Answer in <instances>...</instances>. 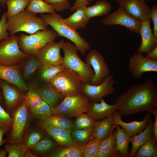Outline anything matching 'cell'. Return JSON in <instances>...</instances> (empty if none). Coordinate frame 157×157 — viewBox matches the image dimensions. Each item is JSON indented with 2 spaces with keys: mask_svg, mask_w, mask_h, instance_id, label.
<instances>
[{
  "mask_svg": "<svg viewBox=\"0 0 157 157\" xmlns=\"http://www.w3.org/2000/svg\"><path fill=\"white\" fill-rule=\"evenodd\" d=\"M114 104L122 116L144 112L151 113L157 107V86L151 78L132 85L115 99Z\"/></svg>",
  "mask_w": 157,
  "mask_h": 157,
  "instance_id": "1",
  "label": "cell"
},
{
  "mask_svg": "<svg viewBox=\"0 0 157 157\" xmlns=\"http://www.w3.org/2000/svg\"><path fill=\"white\" fill-rule=\"evenodd\" d=\"M40 16L42 20L57 33L58 36L64 37L73 42L82 55H84L87 50L91 49L89 43L76 30L67 24L60 15L55 12L42 14Z\"/></svg>",
  "mask_w": 157,
  "mask_h": 157,
  "instance_id": "2",
  "label": "cell"
},
{
  "mask_svg": "<svg viewBox=\"0 0 157 157\" xmlns=\"http://www.w3.org/2000/svg\"><path fill=\"white\" fill-rule=\"evenodd\" d=\"M6 23L7 31L10 36L20 31L32 34L38 31L47 28L49 26L41 17L25 10L8 18Z\"/></svg>",
  "mask_w": 157,
  "mask_h": 157,
  "instance_id": "3",
  "label": "cell"
},
{
  "mask_svg": "<svg viewBox=\"0 0 157 157\" xmlns=\"http://www.w3.org/2000/svg\"><path fill=\"white\" fill-rule=\"evenodd\" d=\"M62 49L64 52L63 65L77 73L83 83L90 82L94 75V71L90 65L78 56L75 45L70 42H64Z\"/></svg>",
  "mask_w": 157,
  "mask_h": 157,
  "instance_id": "4",
  "label": "cell"
},
{
  "mask_svg": "<svg viewBox=\"0 0 157 157\" xmlns=\"http://www.w3.org/2000/svg\"><path fill=\"white\" fill-rule=\"evenodd\" d=\"M83 83L77 73L67 68L57 74L49 82L55 90L65 97L81 93Z\"/></svg>",
  "mask_w": 157,
  "mask_h": 157,
  "instance_id": "5",
  "label": "cell"
},
{
  "mask_svg": "<svg viewBox=\"0 0 157 157\" xmlns=\"http://www.w3.org/2000/svg\"><path fill=\"white\" fill-rule=\"evenodd\" d=\"M89 101L88 98L81 93L65 96L60 104L51 108L53 115L69 118L77 117L87 113Z\"/></svg>",
  "mask_w": 157,
  "mask_h": 157,
  "instance_id": "6",
  "label": "cell"
},
{
  "mask_svg": "<svg viewBox=\"0 0 157 157\" xmlns=\"http://www.w3.org/2000/svg\"><path fill=\"white\" fill-rule=\"evenodd\" d=\"M12 113V126L5 143L12 144L23 142L25 134L29 128L31 119L28 107L25 99Z\"/></svg>",
  "mask_w": 157,
  "mask_h": 157,
  "instance_id": "7",
  "label": "cell"
},
{
  "mask_svg": "<svg viewBox=\"0 0 157 157\" xmlns=\"http://www.w3.org/2000/svg\"><path fill=\"white\" fill-rule=\"evenodd\" d=\"M57 36L55 31L47 28L30 35L21 34L19 36V46L23 52L35 56L40 49L48 42L54 41Z\"/></svg>",
  "mask_w": 157,
  "mask_h": 157,
  "instance_id": "8",
  "label": "cell"
},
{
  "mask_svg": "<svg viewBox=\"0 0 157 157\" xmlns=\"http://www.w3.org/2000/svg\"><path fill=\"white\" fill-rule=\"evenodd\" d=\"M19 38V36L14 35L0 41V64L11 66L22 64L31 55L20 50Z\"/></svg>",
  "mask_w": 157,
  "mask_h": 157,
  "instance_id": "9",
  "label": "cell"
},
{
  "mask_svg": "<svg viewBox=\"0 0 157 157\" xmlns=\"http://www.w3.org/2000/svg\"><path fill=\"white\" fill-rule=\"evenodd\" d=\"M102 23L104 25L110 26L120 25L136 34L139 33L142 22L128 14L123 7L119 8L103 19Z\"/></svg>",
  "mask_w": 157,
  "mask_h": 157,
  "instance_id": "10",
  "label": "cell"
},
{
  "mask_svg": "<svg viewBox=\"0 0 157 157\" xmlns=\"http://www.w3.org/2000/svg\"><path fill=\"white\" fill-rule=\"evenodd\" d=\"M114 77L113 75H110L97 85H91L89 82L83 83L81 93L85 95L90 101L99 102L104 97L115 92V89L113 86L115 83Z\"/></svg>",
  "mask_w": 157,
  "mask_h": 157,
  "instance_id": "11",
  "label": "cell"
},
{
  "mask_svg": "<svg viewBox=\"0 0 157 157\" xmlns=\"http://www.w3.org/2000/svg\"><path fill=\"white\" fill-rule=\"evenodd\" d=\"M85 62L91 66L94 75L89 83L92 85H97L101 83L105 78L110 75L108 65L104 56L95 49L90 50L87 54Z\"/></svg>",
  "mask_w": 157,
  "mask_h": 157,
  "instance_id": "12",
  "label": "cell"
},
{
  "mask_svg": "<svg viewBox=\"0 0 157 157\" xmlns=\"http://www.w3.org/2000/svg\"><path fill=\"white\" fill-rule=\"evenodd\" d=\"M128 69L134 78L139 79L145 72H157V60L149 59L137 52L129 60Z\"/></svg>",
  "mask_w": 157,
  "mask_h": 157,
  "instance_id": "13",
  "label": "cell"
},
{
  "mask_svg": "<svg viewBox=\"0 0 157 157\" xmlns=\"http://www.w3.org/2000/svg\"><path fill=\"white\" fill-rule=\"evenodd\" d=\"M64 42V40L58 43L54 41H50L40 49L35 56L42 64L62 65L63 57L61 56L60 50Z\"/></svg>",
  "mask_w": 157,
  "mask_h": 157,
  "instance_id": "14",
  "label": "cell"
},
{
  "mask_svg": "<svg viewBox=\"0 0 157 157\" xmlns=\"http://www.w3.org/2000/svg\"><path fill=\"white\" fill-rule=\"evenodd\" d=\"M1 89L6 111L12 113L25 99V94L16 86L0 80Z\"/></svg>",
  "mask_w": 157,
  "mask_h": 157,
  "instance_id": "15",
  "label": "cell"
},
{
  "mask_svg": "<svg viewBox=\"0 0 157 157\" xmlns=\"http://www.w3.org/2000/svg\"><path fill=\"white\" fill-rule=\"evenodd\" d=\"M118 3L133 18L141 22L151 19V8L145 0H121Z\"/></svg>",
  "mask_w": 157,
  "mask_h": 157,
  "instance_id": "16",
  "label": "cell"
},
{
  "mask_svg": "<svg viewBox=\"0 0 157 157\" xmlns=\"http://www.w3.org/2000/svg\"><path fill=\"white\" fill-rule=\"evenodd\" d=\"M37 123L45 133L61 146L67 147L76 145L72 138L71 129L49 125L39 120H38Z\"/></svg>",
  "mask_w": 157,
  "mask_h": 157,
  "instance_id": "17",
  "label": "cell"
},
{
  "mask_svg": "<svg viewBox=\"0 0 157 157\" xmlns=\"http://www.w3.org/2000/svg\"><path fill=\"white\" fill-rule=\"evenodd\" d=\"M21 65L7 66L0 64V80L16 86L23 92H26L28 87L23 78Z\"/></svg>",
  "mask_w": 157,
  "mask_h": 157,
  "instance_id": "18",
  "label": "cell"
},
{
  "mask_svg": "<svg viewBox=\"0 0 157 157\" xmlns=\"http://www.w3.org/2000/svg\"><path fill=\"white\" fill-rule=\"evenodd\" d=\"M151 19L142 22L139 33L141 43L137 52L142 54L147 53L157 46V37L153 34L151 27Z\"/></svg>",
  "mask_w": 157,
  "mask_h": 157,
  "instance_id": "19",
  "label": "cell"
},
{
  "mask_svg": "<svg viewBox=\"0 0 157 157\" xmlns=\"http://www.w3.org/2000/svg\"><path fill=\"white\" fill-rule=\"evenodd\" d=\"M151 114L148 113L144 115L142 120L134 121L129 123H126L122 121L121 115L117 110L113 113V115L115 123L121 126L130 136H131L140 133L144 130L151 118Z\"/></svg>",
  "mask_w": 157,
  "mask_h": 157,
  "instance_id": "20",
  "label": "cell"
},
{
  "mask_svg": "<svg viewBox=\"0 0 157 157\" xmlns=\"http://www.w3.org/2000/svg\"><path fill=\"white\" fill-rule=\"evenodd\" d=\"M98 102L90 101L87 114L95 121L101 120L112 115L116 110L117 106L107 104L104 98Z\"/></svg>",
  "mask_w": 157,
  "mask_h": 157,
  "instance_id": "21",
  "label": "cell"
},
{
  "mask_svg": "<svg viewBox=\"0 0 157 157\" xmlns=\"http://www.w3.org/2000/svg\"><path fill=\"white\" fill-rule=\"evenodd\" d=\"M117 125L114 122L113 114L100 121H96L92 138L103 140L112 133Z\"/></svg>",
  "mask_w": 157,
  "mask_h": 157,
  "instance_id": "22",
  "label": "cell"
},
{
  "mask_svg": "<svg viewBox=\"0 0 157 157\" xmlns=\"http://www.w3.org/2000/svg\"><path fill=\"white\" fill-rule=\"evenodd\" d=\"M37 90L42 99L51 108L58 105L65 97L55 90L49 83H46L44 86L37 89Z\"/></svg>",
  "mask_w": 157,
  "mask_h": 157,
  "instance_id": "23",
  "label": "cell"
},
{
  "mask_svg": "<svg viewBox=\"0 0 157 157\" xmlns=\"http://www.w3.org/2000/svg\"><path fill=\"white\" fill-rule=\"evenodd\" d=\"M117 130L108 137L101 141L99 150L95 157L119 156L117 149Z\"/></svg>",
  "mask_w": 157,
  "mask_h": 157,
  "instance_id": "24",
  "label": "cell"
},
{
  "mask_svg": "<svg viewBox=\"0 0 157 157\" xmlns=\"http://www.w3.org/2000/svg\"><path fill=\"white\" fill-rule=\"evenodd\" d=\"M154 121L151 118L144 130L139 135L136 134L130 137L132 144L129 157H134L139 147L148 140L151 138Z\"/></svg>",
  "mask_w": 157,
  "mask_h": 157,
  "instance_id": "25",
  "label": "cell"
},
{
  "mask_svg": "<svg viewBox=\"0 0 157 157\" xmlns=\"http://www.w3.org/2000/svg\"><path fill=\"white\" fill-rule=\"evenodd\" d=\"M87 6L83 5L78 8L76 11L67 18H63L65 22L71 28L77 30L85 27L90 20L86 13Z\"/></svg>",
  "mask_w": 157,
  "mask_h": 157,
  "instance_id": "26",
  "label": "cell"
},
{
  "mask_svg": "<svg viewBox=\"0 0 157 157\" xmlns=\"http://www.w3.org/2000/svg\"><path fill=\"white\" fill-rule=\"evenodd\" d=\"M116 128L117 149L119 153V157H129V143L131 136L119 125H117Z\"/></svg>",
  "mask_w": 157,
  "mask_h": 157,
  "instance_id": "27",
  "label": "cell"
},
{
  "mask_svg": "<svg viewBox=\"0 0 157 157\" xmlns=\"http://www.w3.org/2000/svg\"><path fill=\"white\" fill-rule=\"evenodd\" d=\"M112 8L109 2L106 0H101L91 6H87L86 13L88 17L90 19L94 17L108 15Z\"/></svg>",
  "mask_w": 157,
  "mask_h": 157,
  "instance_id": "28",
  "label": "cell"
},
{
  "mask_svg": "<svg viewBox=\"0 0 157 157\" xmlns=\"http://www.w3.org/2000/svg\"><path fill=\"white\" fill-rule=\"evenodd\" d=\"M56 144L50 138L44 136L34 147L30 149L36 156L45 155L56 149Z\"/></svg>",
  "mask_w": 157,
  "mask_h": 157,
  "instance_id": "29",
  "label": "cell"
},
{
  "mask_svg": "<svg viewBox=\"0 0 157 157\" xmlns=\"http://www.w3.org/2000/svg\"><path fill=\"white\" fill-rule=\"evenodd\" d=\"M94 128L84 129H73L71 134L75 144L81 151L84 145L92 139Z\"/></svg>",
  "mask_w": 157,
  "mask_h": 157,
  "instance_id": "30",
  "label": "cell"
},
{
  "mask_svg": "<svg viewBox=\"0 0 157 157\" xmlns=\"http://www.w3.org/2000/svg\"><path fill=\"white\" fill-rule=\"evenodd\" d=\"M65 68L63 65L55 66L48 64H42L39 70L40 78L45 83H49L57 74Z\"/></svg>",
  "mask_w": 157,
  "mask_h": 157,
  "instance_id": "31",
  "label": "cell"
},
{
  "mask_svg": "<svg viewBox=\"0 0 157 157\" xmlns=\"http://www.w3.org/2000/svg\"><path fill=\"white\" fill-rule=\"evenodd\" d=\"M28 128L25 134L23 142L27 149L33 147L45 136L44 132L39 126V128Z\"/></svg>",
  "mask_w": 157,
  "mask_h": 157,
  "instance_id": "32",
  "label": "cell"
},
{
  "mask_svg": "<svg viewBox=\"0 0 157 157\" xmlns=\"http://www.w3.org/2000/svg\"><path fill=\"white\" fill-rule=\"evenodd\" d=\"M48 157H81L83 155L81 150L76 145L63 147L56 149L45 155Z\"/></svg>",
  "mask_w": 157,
  "mask_h": 157,
  "instance_id": "33",
  "label": "cell"
},
{
  "mask_svg": "<svg viewBox=\"0 0 157 157\" xmlns=\"http://www.w3.org/2000/svg\"><path fill=\"white\" fill-rule=\"evenodd\" d=\"M24 62L22 74L24 80L31 77L36 71L40 69L42 65L33 55H31Z\"/></svg>",
  "mask_w": 157,
  "mask_h": 157,
  "instance_id": "34",
  "label": "cell"
},
{
  "mask_svg": "<svg viewBox=\"0 0 157 157\" xmlns=\"http://www.w3.org/2000/svg\"><path fill=\"white\" fill-rule=\"evenodd\" d=\"M28 111L31 119H37L44 121L53 115L51 108L45 102L34 109Z\"/></svg>",
  "mask_w": 157,
  "mask_h": 157,
  "instance_id": "35",
  "label": "cell"
},
{
  "mask_svg": "<svg viewBox=\"0 0 157 157\" xmlns=\"http://www.w3.org/2000/svg\"><path fill=\"white\" fill-rule=\"evenodd\" d=\"M26 10L35 14L38 13H53L56 11L51 4L43 0H30Z\"/></svg>",
  "mask_w": 157,
  "mask_h": 157,
  "instance_id": "36",
  "label": "cell"
},
{
  "mask_svg": "<svg viewBox=\"0 0 157 157\" xmlns=\"http://www.w3.org/2000/svg\"><path fill=\"white\" fill-rule=\"evenodd\" d=\"M135 157H157V143L152 138L142 145L136 152Z\"/></svg>",
  "mask_w": 157,
  "mask_h": 157,
  "instance_id": "37",
  "label": "cell"
},
{
  "mask_svg": "<svg viewBox=\"0 0 157 157\" xmlns=\"http://www.w3.org/2000/svg\"><path fill=\"white\" fill-rule=\"evenodd\" d=\"M30 0H6L8 10L7 18L14 16L24 10L28 6Z\"/></svg>",
  "mask_w": 157,
  "mask_h": 157,
  "instance_id": "38",
  "label": "cell"
},
{
  "mask_svg": "<svg viewBox=\"0 0 157 157\" xmlns=\"http://www.w3.org/2000/svg\"><path fill=\"white\" fill-rule=\"evenodd\" d=\"M25 99L28 107V111L34 109L44 102L39 95L37 89L32 86L28 87V90L25 94Z\"/></svg>",
  "mask_w": 157,
  "mask_h": 157,
  "instance_id": "39",
  "label": "cell"
},
{
  "mask_svg": "<svg viewBox=\"0 0 157 157\" xmlns=\"http://www.w3.org/2000/svg\"><path fill=\"white\" fill-rule=\"evenodd\" d=\"M42 122L52 126L71 130L74 129L73 122L69 118L62 116L52 115L49 118Z\"/></svg>",
  "mask_w": 157,
  "mask_h": 157,
  "instance_id": "40",
  "label": "cell"
},
{
  "mask_svg": "<svg viewBox=\"0 0 157 157\" xmlns=\"http://www.w3.org/2000/svg\"><path fill=\"white\" fill-rule=\"evenodd\" d=\"M101 141L93 138L87 142L81 149L83 156L95 157L99 150Z\"/></svg>",
  "mask_w": 157,
  "mask_h": 157,
  "instance_id": "41",
  "label": "cell"
},
{
  "mask_svg": "<svg viewBox=\"0 0 157 157\" xmlns=\"http://www.w3.org/2000/svg\"><path fill=\"white\" fill-rule=\"evenodd\" d=\"M5 148L8 153V157H24L27 149L23 142L12 144L6 143Z\"/></svg>",
  "mask_w": 157,
  "mask_h": 157,
  "instance_id": "42",
  "label": "cell"
},
{
  "mask_svg": "<svg viewBox=\"0 0 157 157\" xmlns=\"http://www.w3.org/2000/svg\"><path fill=\"white\" fill-rule=\"evenodd\" d=\"M76 117L73 122L74 129H84L94 127L96 121L87 114L83 113Z\"/></svg>",
  "mask_w": 157,
  "mask_h": 157,
  "instance_id": "43",
  "label": "cell"
},
{
  "mask_svg": "<svg viewBox=\"0 0 157 157\" xmlns=\"http://www.w3.org/2000/svg\"><path fill=\"white\" fill-rule=\"evenodd\" d=\"M12 117L0 104V128L7 132L10 130L13 124Z\"/></svg>",
  "mask_w": 157,
  "mask_h": 157,
  "instance_id": "44",
  "label": "cell"
},
{
  "mask_svg": "<svg viewBox=\"0 0 157 157\" xmlns=\"http://www.w3.org/2000/svg\"><path fill=\"white\" fill-rule=\"evenodd\" d=\"M51 4L56 11L62 12L70 9L71 6L68 0H43Z\"/></svg>",
  "mask_w": 157,
  "mask_h": 157,
  "instance_id": "45",
  "label": "cell"
},
{
  "mask_svg": "<svg viewBox=\"0 0 157 157\" xmlns=\"http://www.w3.org/2000/svg\"><path fill=\"white\" fill-rule=\"evenodd\" d=\"M7 12H4L0 20V41L9 37L10 33L7 31Z\"/></svg>",
  "mask_w": 157,
  "mask_h": 157,
  "instance_id": "46",
  "label": "cell"
},
{
  "mask_svg": "<svg viewBox=\"0 0 157 157\" xmlns=\"http://www.w3.org/2000/svg\"><path fill=\"white\" fill-rule=\"evenodd\" d=\"M151 19L153 24V34L157 37V6L156 5L153 6L151 9Z\"/></svg>",
  "mask_w": 157,
  "mask_h": 157,
  "instance_id": "47",
  "label": "cell"
},
{
  "mask_svg": "<svg viewBox=\"0 0 157 157\" xmlns=\"http://www.w3.org/2000/svg\"><path fill=\"white\" fill-rule=\"evenodd\" d=\"M151 113L154 115L155 117L151 138L156 143H157V107L155 108Z\"/></svg>",
  "mask_w": 157,
  "mask_h": 157,
  "instance_id": "48",
  "label": "cell"
},
{
  "mask_svg": "<svg viewBox=\"0 0 157 157\" xmlns=\"http://www.w3.org/2000/svg\"><path fill=\"white\" fill-rule=\"evenodd\" d=\"M94 0H76L74 5L71 7L70 10L71 11H75L76 9L81 6L89 5L90 2L93 1Z\"/></svg>",
  "mask_w": 157,
  "mask_h": 157,
  "instance_id": "49",
  "label": "cell"
},
{
  "mask_svg": "<svg viewBox=\"0 0 157 157\" xmlns=\"http://www.w3.org/2000/svg\"><path fill=\"white\" fill-rule=\"evenodd\" d=\"M145 57L149 59L157 60V46L147 53Z\"/></svg>",
  "mask_w": 157,
  "mask_h": 157,
  "instance_id": "50",
  "label": "cell"
},
{
  "mask_svg": "<svg viewBox=\"0 0 157 157\" xmlns=\"http://www.w3.org/2000/svg\"><path fill=\"white\" fill-rule=\"evenodd\" d=\"M7 132V131L4 129L0 128V147L7 141L6 139H3V136Z\"/></svg>",
  "mask_w": 157,
  "mask_h": 157,
  "instance_id": "51",
  "label": "cell"
},
{
  "mask_svg": "<svg viewBox=\"0 0 157 157\" xmlns=\"http://www.w3.org/2000/svg\"><path fill=\"white\" fill-rule=\"evenodd\" d=\"M30 149H27L24 154V157H36Z\"/></svg>",
  "mask_w": 157,
  "mask_h": 157,
  "instance_id": "52",
  "label": "cell"
},
{
  "mask_svg": "<svg viewBox=\"0 0 157 157\" xmlns=\"http://www.w3.org/2000/svg\"><path fill=\"white\" fill-rule=\"evenodd\" d=\"M0 104L3 107H5L4 101L1 90L0 88Z\"/></svg>",
  "mask_w": 157,
  "mask_h": 157,
  "instance_id": "53",
  "label": "cell"
},
{
  "mask_svg": "<svg viewBox=\"0 0 157 157\" xmlns=\"http://www.w3.org/2000/svg\"><path fill=\"white\" fill-rule=\"evenodd\" d=\"M7 153L6 150L3 149H0V157H5Z\"/></svg>",
  "mask_w": 157,
  "mask_h": 157,
  "instance_id": "54",
  "label": "cell"
},
{
  "mask_svg": "<svg viewBox=\"0 0 157 157\" xmlns=\"http://www.w3.org/2000/svg\"><path fill=\"white\" fill-rule=\"evenodd\" d=\"M6 1V0H0V5L3 8L5 5Z\"/></svg>",
  "mask_w": 157,
  "mask_h": 157,
  "instance_id": "55",
  "label": "cell"
},
{
  "mask_svg": "<svg viewBox=\"0 0 157 157\" xmlns=\"http://www.w3.org/2000/svg\"><path fill=\"white\" fill-rule=\"evenodd\" d=\"M115 0L116 2H118L119 1L121 0Z\"/></svg>",
  "mask_w": 157,
  "mask_h": 157,
  "instance_id": "56",
  "label": "cell"
}]
</instances>
